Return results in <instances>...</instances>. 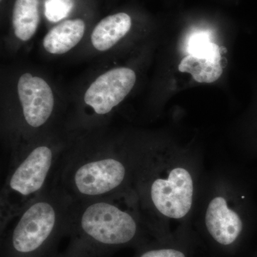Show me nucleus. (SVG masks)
<instances>
[{
	"label": "nucleus",
	"mask_w": 257,
	"mask_h": 257,
	"mask_svg": "<svg viewBox=\"0 0 257 257\" xmlns=\"http://www.w3.org/2000/svg\"><path fill=\"white\" fill-rule=\"evenodd\" d=\"M73 198L58 184L25 208L1 233L0 257H58Z\"/></svg>",
	"instance_id": "7ed1b4c3"
},
{
	"label": "nucleus",
	"mask_w": 257,
	"mask_h": 257,
	"mask_svg": "<svg viewBox=\"0 0 257 257\" xmlns=\"http://www.w3.org/2000/svg\"><path fill=\"white\" fill-rule=\"evenodd\" d=\"M64 152L45 142L15 149L0 193V232L53 186Z\"/></svg>",
	"instance_id": "39448f33"
},
{
	"label": "nucleus",
	"mask_w": 257,
	"mask_h": 257,
	"mask_svg": "<svg viewBox=\"0 0 257 257\" xmlns=\"http://www.w3.org/2000/svg\"><path fill=\"white\" fill-rule=\"evenodd\" d=\"M67 237L68 244L58 257H111L155 239L132 187L106 197L74 199Z\"/></svg>",
	"instance_id": "f03ea898"
},
{
	"label": "nucleus",
	"mask_w": 257,
	"mask_h": 257,
	"mask_svg": "<svg viewBox=\"0 0 257 257\" xmlns=\"http://www.w3.org/2000/svg\"><path fill=\"white\" fill-rule=\"evenodd\" d=\"M18 92L25 126L32 130L45 126L55 108L53 92L46 81L30 73L24 74L19 79Z\"/></svg>",
	"instance_id": "6e6552de"
},
{
	"label": "nucleus",
	"mask_w": 257,
	"mask_h": 257,
	"mask_svg": "<svg viewBox=\"0 0 257 257\" xmlns=\"http://www.w3.org/2000/svg\"><path fill=\"white\" fill-rule=\"evenodd\" d=\"M132 188L154 239L191 230L201 184V160L158 147L133 149Z\"/></svg>",
	"instance_id": "f257e3e1"
},
{
	"label": "nucleus",
	"mask_w": 257,
	"mask_h": 257,
	"mask_svg": "<svg viewBox=\"0 0 257 257\" xmlns=\"http://www.w3.org/2000/svg\"><path fill=\"white\" fill-rule=\"evenodd\" d=\"M85 24L80 19L66 20L50 30L43 40L45 50L52 55H63L82 40Z\"/></svg>",
	"instance_id": "9d476101"
},
{
	"label": "nucleus",
	"mask_w": 257,
	"mask_h": 257,
	"mask_svg": "<svg viewBox=\"0 0 257 257\" xmlns=\"http://www.w3.org/2000/svg\"><path fill=\"white\" fill-rule=\"evenodd\" d=\"M198 241L192 230L181 231L168 239L152 240L136 250L134 257H192Z\"/></svg>",
	"instance_id": "1a4fd4ad"
},
{
	"label": "nucleus",
	"mask_w": 257,
	"mask_h": 257,
	"mask_svg": "<svg viewBox=\"0 0 257 257\" xmlns=\"http://www.w3.org/2000/svg\"><path fill=\"white\" fill-rule=\"evenodd\" d=\"M39 23V0H16L13 17L15 36L28 41L36 32Z\"/></svg>",
	"instance_id": "f8f14e48"
},
{
	"label": "nucleus",
	"mask_w": 257,
	"mask_h": 257,
	"mask_svg": "<svg viewBox=\"0 0 257 257\" xmlns=\"http://www.w3.org/2000/svg\"><path fill=\"white\" fill-rule=\"evenodd\" d=\"M136 82V74L133 69L119 67L101 74L89 86L84 100L99 116L109 114L119 104Z\"/></svg>",
	"instance_id": "0eeeda50"
},
{
	"label": "nucleus",
	"mask_w": 257,
	"mask_h": 257,
	"mask_svg": "<svg viewBox=\"0 0 257 257\" xmlns=\"http://www.w3.org/2000/svg\"><path fill=\"white\" fill-rule=\"evenodd\" d=\"M189 55L221 62V49L212 42L208 34L200 32L191 37L187 45Z\"/></svg>",
	"instance_id": "4468645a"
},
{
	"label": "nucleus",
	"mask_w": 257,
	"mask_h": 257,
	"mask_svg": "<svg viewBox=\"0 0 257 257\" xmlns=\"http://www.w3.org/2000/svg\"><path fill=\"white\" fill-rule=\"evenodd\" d=\"M204 194V197L198 195L200 201L196 203L200 206L201 232L214 249L233 254L253 217L249 193L241 184L221 177L213 181Z\"/></svg>",
	"instance_id": "423d86ee"
},
{
	"label": "nucleus",
	"mask_w": 257,
	"mask_h": 257,
	"mask_svg": "<svg viewBox=\"0 0 257 257\" xmlns=\"http://www.w3.org/2000/svg\"><path fill=\"white\" fill-rule=\"evenodd\" d=\"M131 26V18L126 13L106 17L93 30L91 36L93 46L99 51L109 50L128 33Z\"/></svg>",
	"instance_id": "9b49d317"
},
{
	"label": "nucleus",
	"mask_w": 257,
	"mask_h": 257,
	"mask_svg": "<svg viewBox=\"0 0 257 257\" xmlns=\"http://www.w3.org/2000/svg\"><path fill=\"white\" fill-rule=\"evenodd\" d=\"M133 149L111 145L65 150L55 179L74 200L106 197L131 188Z\"/></svg>",
	"instance_id": "20e7f679"
},
{
	"label": "nucleus",
	"mask_w": 257,
	"mask_h": 257,
	"mask_svg": "<svg viewBox=\"0 0 257 257\" xmlns=\"http://www.w3.org/2000/svg\"><path fill=\"white\" fill-rule=\"evenodd\" d=\"M73 7L74 0H47L45 5V16L49 21L57 23L65 18Z\"/></svg>",
	"instance_id": "2eb2a0df"
},
{
	"label": "nucleus",
	"mask_w": 257,
	"mask_h": 257,
	"mask_svg": "<svg viewBox=\"0 0 257 257\" xmlns=\"http://www.w3.org/2000/svg\"><path fill=\"white\" fill-rule=\"evenodd\" d=\"M179 70L190 74L194 80L200 83L215 82L223 73L221 62L191 55L181 61Z\"/></svg>",
	"instance_id": "ddd939ff"
}]
</instances>
